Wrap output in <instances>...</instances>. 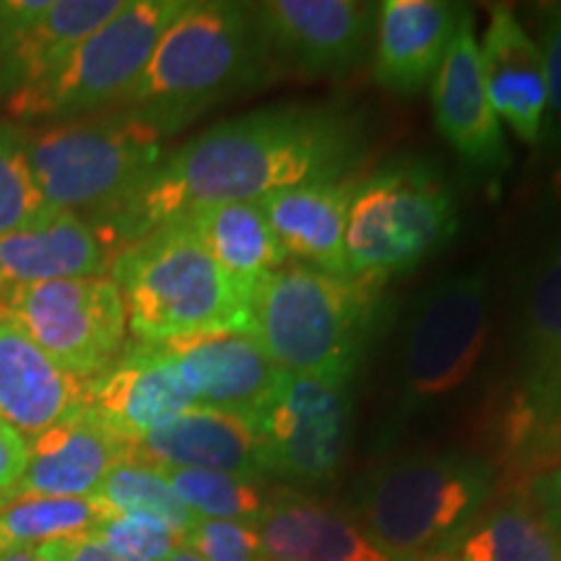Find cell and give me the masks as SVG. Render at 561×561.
<instances>
[{
  "label": "cell",
  "instance_id": "ba28073f",
  "mask_svg": "<svg viewBox=\"0 0 561 561\" xmlns=\"http://www.w3.org/2000/svg\"><path fill=\"white\" fill-rule=\"evenodd\" d=\"M185 5L187 0H125L53 76L9 100V112L30 121L66 123L117 110Z\"/></svg>",
  "mask_w": 561,
  "mask_h": 561
},
{
  "label": "cell",
  "instance_id": "836d02e7",
  "mask_svg": "<svg viewBox=\"0 0 561 561\" xmlns=\"http://www.w3.org/2000/svg\"><path fill=\"white\" fill-rule=\"evenodd\" d=\"M536 42L543 53L546 81H549V110H546L541 144L561 149V3L546 9L541 39Z\"/></svg>",
  "mask_w": 561,
  "mask_h": 561
},
{
  "label": "cell",
  "instance_id": "7c38bea8",
  "mask_svg": "<svg viewBox=\"0 0 561 561\" xmlns=\"http://www.w3.org/2000/svg\"><path fill=\"white\" fill-rule=\"evenodd\" d=\"M257 24L273 62L307 79L346 76L369 58L380 5L359 0H265Z\"/></svg>",
  "mask_w": 561,
  "mask_h": 561
},
{
  "label": "cell",
  "instance_id": "484cf974",
  "mask_svg": "<svg viewBox=\"0 0 561 561\" xmlns=\"http://www.w3.org/2000/svg\"><path fill=\"white\" fill-rule=\"evenodd\" d=\"M180 216L191 221L208 255L248 297L268 273L289 263L257 201L216 203Z\"/></svg>",
  "mask_w": 561,
  "mask_h": 561
},
{
  "label": "cell",
  "instance_id": "f1b7e54d",
  "mask_svg": "<svg viewBox=\"0 0 561 561\" xmlns=\"http://www.w3.org/2000/svg\"><path fill=\"white\" fill-rule=\"evenodd\" d=\"M96 502L117 515H146L157 517L180 536L195 523V515L174 494L170 481L151 462L125 458L104 476L100 489L94 491Z\"/></svg>",
  "mask_w": 561,
  "mask_h": 561
},
{
  "label": "cell",
  "instance_id": "7402d4cb",
  "mask_svg": "<svg viewBox=\"0 0 561 561\" xmlns=\"http://www.w3.org/2000/svg\"><path fill=\"white\" fill-rule=\"evenodd\" d=\"M255 528L263 561H396L354 517L297 489L271 491Z\"/></svg>",
  "mask_w": 561,
  "mask_h": 561
},
{
  "label": "cell",
  "instance_id": "d590c367",
  "mask_svg": "<svg viewBox=\"0 0 561 561\" xmlns=\"http://www.w3.org/2000/svg\"><path fill=\"white\" fill-rule=\"evenodd\" d=\"M30 462V442L0 419V496H9Z\"/></svg>",
  "mask_w": 561,
  "mask_h": 561
},
{
  "label": "cell",
  "instance_id": "277c9868",
  "mask_svg": "<svg viewBox=\"0 0 561 561\" xmlns=\"http://www.w3.org/2000/svg\"><path fill=\"white\" fill-rule=\"evenodd\" d=\"M128 331L164 346L210 333H248L250 297L216 265L185 216L123 248L110 261Z\"/></svg>",
  "mask_w": 561,
  "mask_h": 561
},
{
  "label": "cell",
  "instance_id": "44dd1931",
  "mask_svg": "<svg viewBox=\"0 0 561 561\" xmlns=\"http://www.w3.org/2000/svg\"><path fill=\"white\" fill-rule=\"evenodd\" d=\"M87 380L68 375L30 335L0 318V419L26 442L83 411Z\"/></svg>",
  "mask_w": 561,
  "mask_h": 561
},
{
  "label": "cell",
  "instance_id": "4fadbf2b",
  "mask_svg": "<svg viewBox=\"0 0 561 561\" xmlns=\"http://www.w3.org/2000/svg\"><path fill=\"white\" fill-rule=\"evenodd\" d=\"M125 0H13L0 3V94L5 100L53 76Z\"/></svg>",
  "mask_w": 561,
  "mask_h": 561
},
{
  "label": "cell",
  "instance_id": "ac0fdd59",
  "mask_svg": "<svg viewBox=\"0 0 561 561\" xmlns=\"http://www.w3.org/2000/svg\"><path fill=\"white\" fill-rule=\"evenodd\" d=\"M164 346L201 409L252 416L284 375L248 333L195 335Z\"/></svg>",
  "mask_w": 561,
  "mask_h": 561
},
{
  "label": "cell",
  "instance_id": "4316f807",
  "mask_svg": "<svg viewBox=\"0 0 561 561\" xmlns=\"http://www.w3.org/2000/svg\"><path fill=\"white\" fill-rule=\"evenodd\" d=\"M426 561H561V533L530 502H507Z\"/></svg>",
  "mask_w": 561,
  "mask_h": 561
},
{
  "label": "cell",
  "instance_id": "f35d334b",
  "mask_svg": "<svg viewBox=\"0 0 561 561\" xmlns=\"http://www.w3.org/2000/svg\"><path fill=\"white\" fill-rule=\"evenodd\" d=\"M164 561H206V559L198 557L193 549H187V546H180V549L172 551Z\"/></svg>",
  "mask_w": 561,
  "mask_h": 561
},
{
  "label": "cell",
  "instance_id": "9a60e30c",
  "mask_svg": "<svg viewBox=\"0 0 561 561\" xmlns=\"http://www.w3.org/2000/svg\"><path fill=\"white\" fill-rule=\"evenodd\" d=\"M430 87L434 123L442 138L473 170L502 172L510 164V149L483 87L471 11L462 16Z\"/></svg>",
  "mask_w": 561,
  "mask_h": 561
},
{
  "label": "cell",
  "instance_id": "9c48e42d",
  "mask_svg": "<svg viewBox=\"0 0 561 561\" xmlns=\"http://www.w3.org/2000/svg\"><path fill=\"white\" fill-rule=\"evenodd\" d=\"M489 305L491 276L483 265L442 276L421 294L398 359L403 411L430 409L468 382L486 346Z\"/></svg>",
  "mask_w": 561,
  "mask_h": 561
},
{
  "label": "cell",
  "instance_id": "30bf717a",
  "mask_svg": "<svg viewBox=\"0 0 561 561\" xmlns=\"http://www.w3.org/2000/svg\"><path fill=\"white\" fill-rule=\"evenodd\" d=\"M0 318L79 380L100 375L128 346L125 301L110 276L0 286Z\"/></svg>",
  "mask_w": 561,
  "mask_h": 561
},
{
  "label": "cell",
  "instance_id": "83f0119b",
  "mask_svg": "<svg viewBox=\"0 0 561 561\" xmlns=\"http://www.w3.org/2000/svg\"><path fill=\"white\" fill-rule=\"evenodd\" d=\"M110 510L94 496H21L0 504V553L94 536Z\"/></svg>",
  "mask_w": 561,
  "mask_h": 561
},
{
  "label": "cell",
  "instance_id": "5b68a950",
  "mask_svg": "<svg viewBox=\"0 0 561 561\" xmlns=\"http://www.w3.org/2000/svg\"><path fill=\"white\" fill-rule=\"evenodd\" d=\"M494 468L479 455L413 453L364 476L354 520L396 561H426L483 512Z\"/></svg>",
  "mask_w": 561,
  "mask_h": 561
},
{
  "label": "cell",
  "instance_id": "e575fe53",
  "mask_svg": "<svg viewBox=\"0 0 561 561\" xmlns=\"http://www.w3.org/2000/svg\"><path fill=\"white\" fill-rule=\"evenodd\" d=\"M536 261L561 265V167L546 185L541 210H538L536 219Z\"/></svg>",
  "mask_w": 561,
  "mask_h": 561
},
{
  "label": "cell",
  "instance_id": "3957f363",
  "mask_svg": "<svg viewBox=\"0 0 561 561\" xmlns=\"http://www.w3.org/2000/svg\"><path fill=\"white\" fill-rule=\"evenodd\" d=\"M385 280L284 263L252 289L248 335L280 371L351 380L371 339Z\"/></svg>",
  "mask_w": 561,
  "mask_h": 561
},
{
  "label": "cell",
  "instance_id": "52a82bcc",
  "mask_svg": "<svg viewBox=\"0 0 561 561\" xmlns=\"http://www.w3.org/2000/svg\"><path fill=\"white\" fill-rule=\"evenodd\" d=\"M458 227L445 174L424 159H396L356 180L346 221L351 276L409 271L439 250Z\"/></svg>",
  "mask_w": 561,
  "mask_h": 561
},
{
  "label": "cell",
  "instance_id": "e0dca14e",
  "mask_svg": "<svg viewBox=\"0 0 561 561\" xmlns=\"http://www.w3.org/2000/svg\"><path fill=\"white\" fill-rule=\"evenodd\" d=\"M479 60L491 110L523 144L538 146L549 110V81L538 42L510 5H494L479 42Z\"/></svg>",
  "mask_w": 561,
  "mask_h": 561
},
{
  "label": "cell",
  "instance_id": "2e32d148",
  "mask_svg": "<svg viewBox=\"0 0 561 561\" xmlns=\"http://www.w3.org/2000/svg\"><path fill=\"white\" fill-rule=\"evenodd\" d=\"M130 458L157 468H193L261 481L268 476L261 434L250 413L195 409L128 445Z\"/></svg>",
  "mask_w": 561,
  "mask_h": 561
},
{
  "label": "cell",
  "instance_id": "d6a6232c",
  "mask_svg": "<svg viewBox=\"0 0 561 561\" xmlns=\"http://www.w3.org/2000/svg\"><path fill=\"white\" fill-rule=\"evenodd\" d=\"M182 546L206 561H263L255 523L195 517L191 528L182 533Z\"/></svg>",
  "mask_w": 561,
  "mask_h": 561
},
{
  "label": "cell",
  "instance_id": "cb8c5ba5",
  "mask_svg": "<svg viewBox=\"0 0 561 561\" xmlns=\"http://www.w3.org/2000/svg\"><path fill=\"white\" fill-rule=\"evenodd\" d=\"M356 180L312 182L257 201L286 257H297L301 265L333 276H351L346 221Z\"/></svg>",
  "mask_w": 561,
  "mask_h": 561
},
{
  "label": "cell",
  "instance_id": "7a4b0ae2",
  "mask_svg": "<svg viewBox=\"0 0 561 561\" xmlns=\"http://www.w3.org/2000/svg\"><path fill=\"white\" fill-rule=\"evenodd\" d=\"M273 68L255 5L187 0L117 110H128L172 136L203 112L261 89Z\"/></svg>",
  "mask_w": 561,
  "mask_h": 561
},
{
  "label": "cell",
  "instance_id": "f546056e",
  "mask_svg": "<svg viewBox=\"0 0 561 561\" xmlns=\"http://www.w3.org/2000/svg\"><path fill=\"white\" fill-rule=\"evenodd\" d=\"M159 471L170 481L178 500L195 517L206 520L257 523L271 496L261 481L242 479V476L193 471V468H159Z\"/></svg>",
  "mask_w": 561,
  "mask_h": 561
},
{
  "label": "cell",
  "instance_id": "ab89813d",
  "mask_svg": "<svg viewBox=\"0 0 561 561\" xmlns=\"http://www.w3.org/2000/svg\"><path fill=\"white\" fill-rule=\"evenodd\" d=\"M0 504H3V496H0Z\"/></svg>",
  "mask_w": 561,
  "mask_h": 561
},
{
  "label": "cell",
  "instance_id": "4dcf8cb0",
  "mask_svg": "<svg viewBox=\"0 0 561 561\" xmlns=\"http://www.w3.org/2000/svg\"><path fill=\"white\" fill-rule=\"evenodd\" d=\"M50 214L34 185L24 149V128L0 123V237Z\"/></svg>",
  "mask_w": 561,
  "mask_h": 561
},
{
  "label": "cell",
  "instance_id": "603a6c76",
  "mask_svg": "<svg viewBox=\"0 0 561 561\" xmlns=\"http://www.w3.org/2000/svg\"><path fill=\"white\" fill-rule=\"evenodd\" d=\"M125 455L128 445L83 409L30 439L26 471L3 502L21 496H91Z\"/></svg>",
  "mask_w": 561,
  "mask_h": 561
},
{
  "label": "cell",
  "instance_id": "8fae6325",
  "mask_svg": "<svg viewBox=\"0 0 561 561\" xmlns=\"http://www.w3.org/2000/svg\"><path fill=\"white\" fill-rule=\"evenodd\" d=\"M252 421L261 434L268 476L294 483L333 479L348 453L351 380L284 371Z\"/></svg>",
  "mask_w": 561,
  "mask_h": 561
},
{
  "label": "cell",
  "instance_id": "d6986e66",
  "mask_svg": "<svg viewBox=\"0 0 561 561\" xmlns=\"http://www.w3.org/2000/svg\"><path fill=\"white\" fill-rule=\"evenodd\" d=\"M523 392L517 424H561V265L533 261L517 301ZM520 426V430H525Z\"/></svg>",
  "mask_w": 561,
  "mask_h": 561
},
{
  "label": "cell",
  "instance_id": "8d00e7d4",
  "mask_svg": "<svg viewBox=\"0 0 561 561\" xmlns=\"http://www.w3.org/2000/svg\"><path fill=\"white\" fill-rule=\"evenodd\" d=\"M34 551H37V557L42 561H133L107 549V546L96 541L94 536L62 538V541L42 543Z\"/></svg>",
  "mask_w": 561,
  "mask_h": 561
},
{
  "label": "cell",
  "instance_id": "d4e9b609",
  "mask_svg": "<svg viewBox=\"0 0 561 561\" xmlns=\"http://www.w3.org/2000/svg\"><path fill=\"white\" fill-rule=\"evenodd\" d=\"M110 261L100 234L79 214L50 210L30 227L0 237V286L104 276Z\"/></svg>",
  "mask_w": 561,
  "mask_h": 561
},
{
  "label": "cell",
  "instance_id": "74e56055",
  "mask_svg": "<svg viewBox=\"0 0 561 561\" xmlns=\"http://www.w3.org/2000/svg\"><path fill=\"white\" fill-rule=\"evenodd\" d=\"M0 561H42L34 549H13L0 553Z\"/></svg>",
  "mask_w": 561,
  "mask_h": 561
},
{
  "label": "cell",
  "instance_id": "6da1fadb",
  "mask_svg": "<svg viewBox=\"0 0 561 561\" xmlns=\"http://www.w3.org/2000/svg\"><path fill=\"white\" fill-rule=\"evenodd\" d=\"M364 159L359 121L325 104H278L210 125L164 153L146 180L89 224L115 257L174 216L216 203L356 178Z\"/></svg>",
  "mask_w": 561,
  "mask_h": 561
},
{
  "label": "cell",
  "instance_id": "ffe728a7",
  "mask_svg": "<svg viewBox=\"0 0 561 561\" xmlns=\"http://www.w3.org/2000/svg\"><path fill=\"white\" fill-rule=\"evenodd\" d=\"M468 9L445 0H385L377 16L371 73L392 94L432 83Z\"/></svg>",
  "mask_w": 561,
  "mask_h": 561
},
{
  "label": "cell",
  "instance_id": "1f68e13d",
  "mask_svg": "<svg viewBox=\"0 0 561 561\" xmlns=\"http://www.w3.org/2000/svg\"><path fill=\"white\" fill-rule=\"evenodd\" d=\"M94 538L133 561H164L182 546L180 533L157 517L117 515V512L104 517L94 530Z\"/></svg>",
  "mask_w": 561,
  "mask_h": 561
},
{
  "label": "cell",
  "instance_id": "5bb4252c",
  "mask_svg": "<svg viewBox=\"0 0 561 561\" xmlns=\"http://www.w3.org/2000/svg\"><path fill=\"white\" fill-rule=\"evenodd\" d=\"M83 409L125 445L195 409L167 346L128 343L123 354L87 380Z\"/></svg>",
  "mask_w": 561,
  "mask_h": 561
},
{
  "label": "cell",
  "instance_id": "8992f818",
  "mask_svg": "<svg viewBox=\"0 0 561 561\" xmlns=\"http://www.w3.org/2000/svg\"><path fill=\"white\" fill-rule=\"evenodd\" d=\"M164 133L128 110L24 128L34 185L50 210L94 224L117 208L164 157Z\"/></svg>",
  "mask_w": 561,
  "mask_h": 561
}]
</instances>
